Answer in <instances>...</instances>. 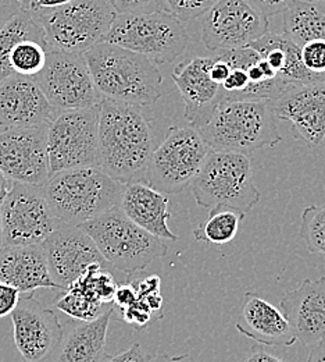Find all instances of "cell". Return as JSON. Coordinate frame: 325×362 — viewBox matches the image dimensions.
I'll use <instances>...</instances> for the list:
<instances>
[{"label": "cell", "instance_id": "1", "mask_svg": "<svg viewBox=\"0 0 325 362\" xmlns=\"http://www.w3.org/2000/svg\"><path fill=\"white\" fill-rule=\"evenodd\" d=\"M149 120L140 107L102 99L97 129V168L123 185L146 182L153 153Z\"/></svg>", "mask_w": 325, "mask_h": 362}, {"label": "cell", "instance_id": "2", "mask_svg": "<svg viewBox=\"0 0 325 362\" xmlns=\"http://www.w3.org/2000/svg\"><path fill=\"white\" fill-rule=\"evenodd\" d=\"M84 57L100 99L140 109L161 98L163 76L150 59L140 53L100 42Z\"/></svg>", "mask_w": 325, "mask_h": 362}, {"label": "cell", "instance_id": "3", "mask_svg": "<svg viewBox=\"0 0 325 362\" xmlns=\"http://www.w3.org/2000/svg\"><path fill=\"white\" fill-rule=\"evenodd\" d=\"M197 133L211 151L246 156L282 141L270 100L221 103Z\"/></svg>", "mask_w": 325, "mask_h": 362}, {"label": "cell", "instance_id": "4", "mask_svg": "<svg viewBox=\"0 0 325 362\" xmlns=\"http://www.w3.org/2000/svg\"><path fill=\"white\" fill-rule=\"evenodd\" d=\"M124 187L99 168H80L50 176L44 192L59 226H81L118 206Z\"/></svg>", "mask_w": 325, "mask_h": 362}, {"label": "cell", "instance_id": "5", "mask_svg": "<svg viewBox=\"0 0 325 362\" xmlns=\"http://www.w3.org/2000/svg\"><path fill=\"white\" fill-rule=\"evenodd\" d=\"M31 13L44 31L47 52L74 54L100 44L117 16L110 0H73Z\"/></svg>", "mask_w": 325, "mask_h": 362}, {"label": "cell", "instance_id": "6", "mask_svg": "<svg viewBox=\"0 0 325 362\" xmlns=\"http://www.w3.org/2000/svg\"><path fill=\"white\" fill-rule=\"evenodd\" d=\"M78 227L91 237L104 261L114 271L133 274L167 255V245L137 226L118 206Z\"/></svg>", "mask_w": 325, "mask_h": 362}, {"label": "cell", "instance_id": "7", "mask_svg": "<svg viewBox=\"0 0 325 362\" xmlns=\"http://www.w3.org/2000/svg\"><path fill=\"white\" fill-rule=\"evenodd\" d=\"M190 185L195 201L202 208L224 205L247 214L260 201L250 156L240 153L210 149Z\"/></svg>", "mask_w": 325, "mask_h": 362}, {"label": "cell", "instance_id": "8", "mask_svg": "<svg viewBox=\"0 0 325 362\" xmlns=\"http://www.w3.org/2000/svg\"><path fill=\"white\" fill-rule=\"evenodd\" d=\"M184 24L168 11L117 14L102 42L140 53L154 64L178 59L188 46Z\"/></svg>", "mask_w": 325, "mask_h": 362}, {"label": "cell", "instance_id": "9", "mask_svg": "<svg viewBox=\"0 0 325 362\" xmlns=\"http://www.w3.org/2000/svg\"><path fill=\"white\" fill-rule=\"evenodd\" d=\"M210 148L189 127H170L153 149L146 170V184L163 194H180L197 176Z\"/></svg>", "mask_w": 325, "mask_h": 362}, {"label": "cell", "instance_id": "10", "mask_svg": "<svg viewBox=\"0 0 325 362\" xmlns=\"http://www.w3.org/2000/svg\"><path fill=\"white\" fill-rule=\"evenodd\" d=\"M99 106L60 112L50 123L47 142L50 176L70 169L97 168Z\"/></svg>", "mask_w": 325, "mask_h": 362}, {"label": "cell", "instance_id": "11", "mask_svg": "<svg viewBox=\"0 0 325 362\" xmlns=\"http://www.w3.org/2000/svg\"><path fill=\"white\" fill-rule=\"evenodd\" d=\"M4 247L41 245L59 228L47 205L44 187L13 181L0 204Z\"/></svg>", "mask_w": 325, "mask_h": 362}, {"label": "cell", "instance_id": "12", "mask_svg": "<svg viewBox=\"0 0 325 362\" xmlns=\"http://www.w3.org/2000/svg\"><path fill=\"white\" fill-rule=\"evenodd\" d=\"M34 81L57 112L90 109L102 102L84 54L47 52L45 67Z\"/></svg>", "mask_w": 325, "mask_h": 362}, {"label": "cell", "instance_id": "13", "mask_svg": "<svg viewBox=\"0 0 325 362\" xmlns=\"http://www.w3.org/2000/svg\"><path fill=\"white\" fill-rule=\"evenodd\" d=\"M200 24L203 44L216 53L246 47L269 33V20L245 0H217Z\"/></svg>", "mask_w": 325, "mask_h": 362}, {"label": "cell", "instance_id": "14", "mask_svg": "<svg viewBox=\"0 0 325 362\" xmlns=\"http://www.w3.org/2000/svg\"><path fill=\"white\" fill-rule=\"evenodd\" d=\"M49 126L4 129L0 134V172L11 181L44 187L50 179Z\"/></svg>", "mask_w": 325, "mask_h": 362}, {"label": "cell", "instance_id": "15", "mask_svg": "<svg viewBox=\"0 0 325 362\" xmlns=\"http://www.w3.org/2000/svg\"><path fill=\"white\" fill-rule=\"evenodd\" d=\"M41 247L47 258L50 277L61 291L91 265L100 264L113 269L81 227L60 226L47 237Z\"/></svg>", "mask_w": 325, "mask_h": 362}, {"label": "cell", "instance_id": "16", "mask_svg": "<svg viewBox=\"0 0 325 362\" xmlns=\"http://www.w3.org/2000/svg\"><path fill=\"white\" fill-rule=\"evenodd\" d=\"M13 336L23 362H44L60 340L63 325L34 296L20 297L10 314Z\"/></svg>", "mask_w": 325, "mask_h": 362}, {"label": "cell", "instance_id": "17", "mask_svg": "<svg viewBox=\"0 0 325 362\" xmlns=\"http://www.w3.org/2000/svg\"><path fill=\"white\" fill-rule=\"evenodd\" d=\"M274 115L290 123V134L309 146L325 139V80L310 86H290L273 102Z\"/></svg>", "mask_w": 325, "mask_h": 362}, {"label": "cell", "instance_id": "18", "mask_svg": "<svg viewBox=\"0 0 325 362\" xmlns=\"http://www.w3.org/2000/svg\"><path fill=\"white\" fill-rule=\"evenodd\" d=\"M59 113L34 78L14 74L0 83V124L4 129L50 126Z\"/></svg>", "mask_w": 325, "mask_h": 362}, {"label": "cell", "instance_id": "19", "mask_svg": "<svg viewBox=\"0 0 325 362\" xmlns=\"http://www.w3.org/2000/svg\"><path fill=\"white\" fill-rule=\"evenodd\" d=\"M214 57H189L173 70L171 77L185 103V119L196 132L207 123L220 105V86L210 77Z\"/></svg>", "mask_w": 325, "mask_h": 362}, {"label": "cell", "instance_id": "20", "mask_svg": "<svg viewBox=\"0 0 325 362\" xmlns=\"http://www.w3.org/2000/svg\"><path fill=\"white\" fill-rule=\"evenodd\" d=\"M279 305L296 340L310 349L324 340L325 277L306 279L298 288L286 293Z\"/></svg>", "mask_w": 325, "mask_h": 362}, {"label": "cell", "instance_id": "21", "mask_svg": "<svg viewBox=\"0 0 325 362\" xmlns=\"http://www.w3.org/2000/svg\"><path fill=\"white\" fill-rule=\"evenodd\" d=\"M114 315L113 305L90 322L70 319L61 336L44 362H103L107 357V332Z\"/></svg>", "mask_w": 325, "mask_h": 362}, {"label": "cell", "instance_id": "22", "mask_svg": "<svg viewBox=\"0 0 325 362\" xmlns=\"http://www.w3.org/2000/svg\"><path fill=\"white\" fill-rule=\"evenodd\" d=\"M235 327L240 334L269 347H292L298 341L282 311L253 291L243 296Z\"/></svg>", "mask_w": 325, "mask_h": 362}, {"label": "cell", "instance_id": "23", "mask_svg": "<svg viewBox=\"0 0 325 362\" xmlns=\"http://www.w3.org/2000/svg\"><path fill=\"white\" fill-rule=\"evenodd\" d=\"M118 209L149 234L160 240H178V235L167 225L171 218L170 198L146 182L127 184L123 189Z\"/></svg>", "mask_w": 325, "mask_h": 362}, {"label": "cell", "instance_id": "24", "mask_svg": "<svg viewBox=\"0 0 325 362\" xmlns=\"http://www.w3.org/2000/svg\"><path fill=\"white\" fill-rule=\"evenodd\" d=\"M0 281L20 293H31L37 288L60 290L50 277L41 245L4 247L0 251Z\"/></svg>", "mask_w": 325, "mask_h": 362}, {"label": "cell", "instance_id": "25", "mask_svg": "<svg viewBox=\"0 0 325 362\" xmlns=\"http://www.w3.org/2000/svg\"><path fill=\"white\" fill-rule=\"evenodd\" d=\"M288 86H310L324 81L325 76L309 71L300 59V47L285 34L267 33L250 44Z\"/></svg>", "mask_w": 325, "mask_h": 362}, {"label": "cell", "instance_id": "26", "mask_svg": "<svg viewBox=\"0 0 325 362\" xmlns=\"http://www.w3.org/2000/svg\"><path fill=\"white\" fill-rule=\"evenodd\" d=\"M283 34L296 45L325 42V1L293 0L282 13Z\"/></svg>", "mask_w": 325, "mask_h": 362}, {"label": "cell", "instance_id": "27", "mask_svg": "<svg viewBox=\"0 0 325 362\" xmlns=\"http://www.w3.org/2000/svg\"><path fill=\"white\" fill-rule=\"evenodd\" d=\"M25 40L45 42L44 31L31 10L21 8L0 30V83L14 76L8 66V54L14 46Z\"/></svg>", "mask_w": 325, "mask_h": 362}, {"label": "cell", "instance_id": "28", "mask_svg": "<svg viewBox=\"0 0 325 362\" xmlns=\"http://www.w3.org/2000/svg\"><path fill=\"white\" fill-rule=\"evenodd\" d=\"M245 215L238 209L217 205L210 209L207 219L192 231V235L199 243L228 244L236 237Z\"/></svg>", "mask_w": 325, "mask_h": 362}, {"label": "cell", "instance_id": "29", "mask_svg": "<svg viewBox=\"0 0 325 362\" xmlns=\"http://www.w3.org/2000/svg\"><path fill=\"white\" fill-rule=\"evenodd\" d=\"M47 49L45 42L25 40L14 46L8 54V66L13 74L34 78L47 63Z\"/></svg>", "mask_w": 325, "mask_h": 362}, {"label": "cell", "instance_id": "30", "mask_svg": "<svg viewBox=\"0 0 325 362\" xmlns=\"http://www.w3.org/2000/svg\"><path fill=\"white\" fill-rule=\"evenodd\" d=\"M300 238L305 241L309 252L325 257V202L310 205L302 212Z\"/></svg>", "mask_w": 325, "mask_h": 362}, {"label": "cell", "instance_id": "31", "mask_svg": "<svg viewBox=\"0 0 325 362\" xmlns=\"http://www.w3.org/2000/svg\"><path fill=\"white\" fill-rule=\"evenodd\" d=\"M217 0H164L167 11L181 23L202 17Z\"/></svg>", "mask_w": 325, "mask_h": 362}, {"label": "cell", "instance_id": "32", "mask_svg": "<svg viewBox=\"0 0 325 362\" xmlns=\"http://www.w3.org/2000/svg\"><path fill=\"white\" fill-rule=\"evenodd\" d=\"M118 317H117V319L137 327L138 330H142V329L150 326L157 319H160L161 315L154 314L149 308V305L146 304L145 300L137 298V301L133 305H130L124 310H118Z\"/></svg>", "mask_w": 325, "mask_h": 362}, {"label": "cell", "instance_id": "33", "mask_svg": "<svg viewBox=\"0 0 325 362\" xmlns=\"http://www.w3.org/2000/svg\"><path fill=\"white\" fill-rule=\"evenodd\" d=\"M300 59L303 66L314 73L325 76V42L313 41L300 46Z\"/></svg>", "mask_w": 325, "mask_h": 362}, {"label": "cell", "instance_id": "34", "mask_svg": "<svg viewBox=\"0 0 325 362\" xmlns=\"http://www.w3.org/2000/svg\"><path fill=\"white\" fill-rule=\"evenodd\" d=\"M117 14H146L154 11H167L164 0H113Z\"/></svg>", "mask_w": 325, "mask_h": 362}, {"label": "cell", "instance_id": "35", "mask_svg": "<svg viewBox=\"0 0 325 362\" xmlns=\"http://www.w3.org/2000/svg\"><path fill=\"white\" fill-rule=\"evenodd\" d=\"M236 362H292V360L279 354L274 347L257 343L250 347V351L242 360Z\"/></svg>", "mask_w": 325, "mask_h": 362}, {"label": "cell", "instance_id": "36", "mask_svg": "<svg viewBox=\"0 0 325 362\" xmlns=\"http://www.w3.org/2000/svg\"><path fill=\"white\" fill-rule=\"evenodd\" d=\"M252 8H255L259 14L266 17H274L283 13L293 0H245Z\"/></svg>", "mask_w": 325, "mask_h": 362}, {"label": "cell", "instance_id": "37", "mask_svg": "<svg viewBox=\"0 0 325 362\" xmlns=\"http://www.w3.org/2000/svg\"><path fill=\"white\" fill-rule=\"evenodd\" d=\"M18 300H20V291L0 281V317L10 315L17 307Z\"/></svg>", "mask_w": 325, "mask_h": 362}, {"label": "cell", "instance_id": "38", "mask_svg": "<svg viewBox=\"0 0 325 362\" xmlns=\"http://www.w3.org/2000/svg\"><path fill=\"white\" fill-rule=\"evenodd\" d=\"M152 357L142 349V346L135 343L130 349L117 353L116 356H109L103 362H150Z\"/></svg>", "mask_w": 325, "mask_h": 362}, {"label": "cell", "instance_id": "39", "mask_svg": "<svg viewBox=\"0 0 325 362\" xmlns=\"http://www.w3.org/2000/svg\"><path fill=\"white\" fill-rule=\"evenodd\" d=\"M138 296L137 291L133 286L131 281L127 283H121L117 286L116 294H114V300H113V308L114 310H124L130 305H133L137 301Z\"/></svg>", "mask_w": 325, "mask_h": 362}, {"label": "cell", "instance_id": "40", "mask_svg": "<svg viewBox=\"0 0 325 362\" xmlns=\"http://www.w3.org/2000/svg\"><path fill=\"white\" fill-rule=\"evenodd\" d=\"M131 283L137 291L138 298L160 293V277L157 274H150L142 280H133Z\"/></svg>", "mask_w": 325, "mask_h": 362}, {"label": "cell", "instance_id": "41", "mask_svg": "<svg viewBox=\"0 0 325 362\" xmlns=\"http://www.w3.org/2000/svg\"><path fill=\"white\" fill-rule=\"evenodd\" d=\"M18 10L21 7L17 0H0V30Z\"/></svg>", "mask_w": 325, "mask_h": 362}, {"label": "cell", "instance_id": "42", "mask_svg": "<svg viewBox=\"0 0 325 362\" xmlns=\"http://www.w3.org/2000/svg\"><path fill=\"white\" fill-rule=\"evenodd\" d=\"M73 0H34L30 10H47V8H56L64 6Z\"/></svg>", "mask_w": 325, "mask_h": 362}, {"label": "cell", "instance_id": "43", "mask_svg": "<svg viewBox=\"0 0 325 362\" xmlns=\"http://www.w3.org/2000/svg\"><path fill=\"white\" fill-rule=\"evenodd\" d=\"M306 362H325V339L312 347Z\"/></svg>", "mask_w": 325, "mask_h": 362}, {"label": "cell", "instance_id": "44", "mask_svg": "<svg viewBox=\"0 0 325 362\" xmlns=\"http://www.w3.org/2000/svg\"><path fill=\"white\" fill-rule=\"evenodd\" d=\"M150 362H195V360L189 356V354H184V356H167V354H157L156 357H152Z\"/></svg>", "mask_w": 325, "mask_h": 362}, {"label": "cell", "instance_id": "45", "mask_svg": "<svg viewBox=\"0 0 325 362\" xmlns=\"http://www.w3.org/2000/svg\"><path fill=\"white\" fill-rule=\"evenodd\" d=\"M13 187V181L7 179L1 172H0V204L3 202V199L6 198V195L8 194V191Z\"/></svg>", "mask_w": 325, "mask_h": 362}, {"label": "cell", "instance_id": "46", "mask_svg": "<svg viewBox=\"0 0 325 362\" xmlns=\"http://www.w3.org/2000/svg\"><path fill=\"white\" fill-rule=\"evenodd\" d=\"M17 1H18L20 7H21L23 10H30L31 6H32V3H34V0H17Z\"/></svg>", "mask_w": 325, "mask_h": 362}, {"label": "cell", "instance_id": "47", "mask_svg": "<svg viewBox=\"0 0 325 362\" xmlns=\"http://www.w3.org/2000/svg\"><path fill=\"white\" fill-rule=\"evenodd\" d=\"M4 248V238H3V226H1V216H0V251Z\"/></svg>", "mask_w": 325, "mask_h": 362}, {"label": "cell", "instance_id": "48", "mask_svg": "<svg viewBox=\"0 0 325 362\" xmlns=\"http://www.w3.org/2000/svg\"><path fill=\"white\" fill-rule=\"evenodd\" d=\"M3 130H4V127L0 124V134H1V132H3Z\"/></svg>", "mask_w": 325, "mask_h": 362}, {"label": "cell", "instance_id": "49", "mask_svg": "<svg viewBox=\"0 0 325 362\" xmlns=\"http://www.w3.org/2000/svg\"><path fill=\"white\" fill-rule=\"evenodd\" d=\"M307 1H325V0H307Z\"/></svg>", "mask_w": 325, "mask_h": 362}, {"label": "cell", "instance_id": "50", "mask_svg": "<svg viewBox=\"0 0 325 362\" xmlns=\"http://www.w3.org/2000/svg\"><path fill=\"white\" fill-rule=\"evenodd\" d=\"M110 1H113V0H110ZM111 4H113V3H111Z\"/></svg>", "mask_w": 325, "mask_h": 362}]
</instances>
